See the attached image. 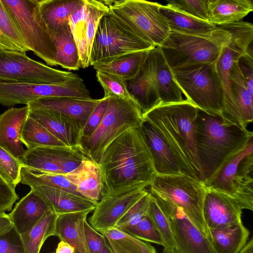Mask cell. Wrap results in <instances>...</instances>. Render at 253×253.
I'll return each mask as SVG.
<instances>
[{"instance_id": "6da1fadb", "label": "cell", "mask_w": 253, "mask_h": 253, "mask_svg": "<svg viewBox=\"0 0 253 253\" xmlns=\"http://www.w3.org/2000/svg\"><path fill=\"white\" fill-rule=\"evenodd\" d=\"M101 196L149 186L156 171L139 127L130 128L105 149L98 164Z\"/></svg>"}, {"instance_id": "7a4b0ae2", "label": "cell", "mask_w": 253, "mask_h": 253, "mask_svg": "<svg viewBox=\"0 0 253 253\" xmlns=\"http://www.w3.org/2000/svg\"><path fill=\"white\" fill-rule=\"evenodd\" d=\"M246 127L224 120L218 114L198 109L196 145L202 181H208L230 156L253 139Z\"/></svg>"}, {"instance_id": "3957f363", "label": "cell", "mask_w": 253, "mask_h": 253, "mask_svg": "<svg viewBox=\"0 0 253 253\" xmlns=\"http://www.w3.org/2000/svg\"><path fill=\"white\" fill-rule=\"evenodd\" d=\"M230 38V32L217 26L203 33L170 31L160 50L171 69L202 63H214Z\"/></svg>"}, {"instance_id": "277c9868", "label": "cell", "mask_w": 253, "mask_h": 253, "mask_svg": "<svg viewBox=\"0 0 253 253\" xmlns=\"http://www.w3.org/2000/svg\"><path fill=\"white\" fill-rule=\"evenodd\" d=\"M198 109L186 99L180 103L160 104L143 114V117L176 150L192 159L200 172L196 145Z\"/></svg>"}, {"instance_id": "5b68a950", "label": "cell", "mask_w": 253, "mask_h": 253, "mask_svg": "<svg viewBox=\"0 0 253 253\" xmlns=\"http://www.w3.org/2000/svg\"><path fill=\"white\" fill-rule=\"evenodd\" d=\"M144 118L135 101L109 97L105 115L96 130L82 136L79 148L97 164L106 147L117 137L131 128L139 127Z\"/></svg>"}, {"instance_id": "8992f818", "label": "cell", "mask_w": 253, "mask_h": 253, "mask_svg": "<svg viewBox=\"0 0 253 253\" xmlns=\"http://www.w3.org/2000/svg\"><path fill=\"white\" fill-rule=\"evenodd\" d=\"M185 98L198 109L222 116L224 94L215 63L171 69Z\"/></svg>"}, {"instance_id": "52a82bcc", "label": "cell", "mask_w": 253, "mask_h": 253, "mask_svg": "<svg viewBox=\"0 0 253 253\" xmlns=\"http://www.w3.org/2000/svg\"><path fill=\"white\" fill-rule=\"evenodd\" d=\"M149 186V191L181 207L194 225L211 240L203 213L207 188L204 182L184 175L156 174Z\"/></svg>"}, {"instance_id": "ba28073f", "label": "cell", "mask_w": 253, "mask_h": 253, "mask_svg": "<svg viewBox=\"0 0 253 253\" xmlns=\"http://www.w3.org/2000/svg\"><path fill=\"white\" fill-rule=\"evenodd\" d=\"M22 33L31 51L49 66H57L53 38L40 11L31 0H0Z\"/></svg>"}, {"instance_id": "9c48e42d", "label": "cell", "mask_w": 253, "mask_h": 253, "mask_svg": "<svg viewBox=\"0 0 253 253\" xmlns=\"http://www.w3.org/2000/svg\"><path fill=\"white\" fill-rule=\"evenodd\" d=\"M161 4L147 0H120L110 12L134 33L155 46L169 37L170 28L160 11Z\"/></svg>"}, {"instance_id": "30bf717a", "label": "cell", "mask_w": 253, "mask_h": 253, "mask_svg": "<svg viewBox=\"0 0 253 253\" xmlns=\"http://www.w3.org/2000/svg\"><path fill=\"white\" fill-rule=\"evenodd\" d=\"M155 47L145 41L109 11L100 19L92 42L90 66L129 52Z\"/></svg>"}, {"instance_id": "8fae6325", "label": "cell", "mask_w": 253, "mask_h": 253, "mask_svg": "<svg viewBox=\"0 0 253 253\" xmlns=\"http://www.w3.org/2000/svg\"><path fill=\"white\" fill-rule=\"evenodd\" d=\"M90 98L83 80L77 74L58 84L0 82V104L5 107L25 104L43 97Z\"/></svg>"}, {"instance_id": "7c38bea8", "label": "cell", "mask_w": 253, "mask_h": 253, "mask_svg": "<svg viewBox=\"0 0 253 253\" xmlns=\"http://www.w3.org/2000/svg\"><path fill=\"white\" fill-rule=\"evenodd\" d=\"M75 74L33 60L26 52L0 49V82L58 84Z\"/></svg>"}, {"instance_id": "4fadbf2b", "label": "cell", "mask_w": 253, "mask_h": 253, "mask_svg": "<svg viewBox=\"0 0 253 253\" xmlns=\"http://www.w3.org/2000/svg\"><path fill=\"white\" fill-rule=\"evenodd\" d=\"M139 129L150 153L156 174L184 175L202 181L193 160L176 150L152 124L144 119Z\"/></svg>"}, {"instance_id": "5bb4252c", "label": "cell", "mask_w": 253, "mask_h": 253, "mask_svg": "<svg viewBox=\"0 0 253 253\" xmlns=\"http://www.w3.org/2000/svg\"><path fill=\"white\" fill-rule=\"evenodd\" d=\"M245 209L253 211V193L232 194L207 186L203 213L209 230L242 222Z\"/></svg>"}, {"instance_id": "9a60e30c", "label": "cell", "mask_w": 253, "mask_h": 253, "mask_svg": "<svg viewBox=\"0 0 253 253\" xmlns=\"http://www.w3.org/2000/svg\"><path fill=\"white\" fill-rule=\"evenodd\" d=\"M149 192L168 219L177 253H216L211 240L194 225L181 207L155 192Z\"/></svg>"}, {"instance_id": "2e32d148", "label": "cell", "mask_w": 253, "mask_h": 253, "mask_svg": "<svg viewBox=\"0 0 253 253\" xmlns=\"http://www.w3.org/2000/svg\"><path fill=\"white\" fill-rule=\"evenodd\" d=\"M253 166L252 139L244 148L226 159L205 184L232 194L253 193Z\"/></svg>"}, {"instance_id": "e0dca14e", "label": "cell", "mask_w": 253, "mask_h": 253, "mask_svg": "<svg viewBox=\"0 0 253 253\" xmlns=\"http://www.w3.org/2000/svg\"><path fill=\"white\" fill-rule=\"evenodd\" d=\"M109 11V6L99 0H85L69 18V25L78 48L81 68L90 66L91 46L98 23Z\"/></svg>"}, {"instance_id": "ac0fdd59", "label": "cell", "mask_w": 253, "mask_h": 253, "mask_svg": "<svg viewBox=\"0 0 253 253\" xmlns=\"http://www.w3.org/2000/svg\"><path fill=\"white\" fill-rule=\"evenodd\" d=\"M147 191L136 189L112 195H103L97 202L89 224L103 234L109 228L115 227L119 219Z\"/></svg>"}, {"instance_id": "d6986e66", "label": "cell", "mask_w": 253, "mask_h": 253, "mask_svg": "<svg viewBox=\"0 0 253 253\" xmlns=\"http://www.w3.org/2000/svg\"><path fill=\"white\" fill-rule=\"evenodd\" d=\"M100 99L79 97H43L30 101L29 109H42L61 113L76 121L82 130Z\"/></svg>"}, {"instance_id": "ffe728a7", "label": "cell", "mask_w": 253, "mask_h": 253, "mask_svg": "<svg viewBox=\"0 0 253 253\" xmlns=\"http://www.w3.org/2000/svg\"><path fill=\"white\" fill-rule=\"evenodd\" d=\"M161 104L180 103L184 95L175 81L159 46L150 49L146 58Z\"/></svg>"}, {"instance_id": "44dd1931", "label": "cell", "mask_w": 253, "mask_h": 253, "mask_svg": "<svg viewBox=\"0 0 253 253\" xmlns=\"http://www.w3.org/2000/svg\"><path fill=\"white\" fill-rule=\"evenodd\" d=\"M29 116L67 146L79 147L82 129L74 119L61 113L42 109H29Z\"/></svg>"}, {"instance_id": "7402d4cb", "label": "cell", "mask_w": 253, "mask_h": 253, "mask_svg": "<svg viewBox=\"0 0 253 253\" xmlns=\"http://www.w3.org/2000/svg\"><path fill=\"white\" fill-rule=\"evenodd\" d=\"M28 116L27 105L11 108L0 114V147L18 159L26 151L20 136L21 127Z\"/></svg>"}, {"instance_id": "603a6c76", "label": "cell", "mask_w": 253, "mask_h": 253, "mask_svg": "<svg viewBox=\"0 0 253 253\" xmlns=\"http://www.w3.org/2000/svg\"><path fill=\"white\" fill-rule=\"evenodd\" d=\"M29 187L57 214L87 210L92 211L97 203L83 196L46 186L33 185Z\"/></svg>"}, {"instance_id": "cb8c5ba5", "label": "cell", "mask_w": 253, "mask_h": 253, "mask_svg": "<svg viewBox=\"0 0 253 253\" xmlns=\"http://www.w3.org/2000/svg\"><path fill=\"white\" fill-rule=\"evenodd\" d=\"M89 210L57 214L55 236L75 249V253H89L87 246L84 222Z\"/></svg>"}, {"instance_id": "d4e9b609", "label": "cell", "mask_w": 253, "mask_h": 253, "mask_svg": "<svg viewBox=\"0 0 253 253\" xmlns=\"http://www.w3.org/2000/svg\"><path fill=\"white\" fill-rule=\"evenodd\" d=\"M50 209L49 205L31 190L8 214L13 226L21 235L31 229Z\"/></svg>"}, {"instance_id": "484cf974", "label": "cell", "mask_w": 253, "mask_h": 253, "mask_svg": "<svg viewBox=\"0 0 253 253\" xmlns=\"http://www.w3.org/2000/svg\"><path fill=\"white\" fill-rule=\"evenodd\" d=\"M125 82L143 115L161 104L146 58L138 74Z\"/></svg>"}, {"instance_id": "4316f807", "label": "cell", "mask_w": 253, "mask_h": 253, "mask_svg": "<svg viewBox=\"0 0 253 253\" xmlns=\"http://www.w3.org/2000/svg\"><path fill=\"white\" fill-rule=\"evenodd\" d=\"M64 175L81 195L96 202L100 200L103 186L97 163L86 158L77 169Z\"/></svg>"}, {"instance_id": "83f0119b", "label": "cell", "mask_w": 253, "mask_h": 253, "mask_svg": "<svg viewBox=\"0 0 253 253\" xmlns=\"http://www.w3.org/2000/svg\"><path fill=\"white\" fill-rule=\"evenodd\" d=\"M149 50L123 54L105 62L95 63L92 66L96 71L109 73L124 81H127L138 74Z\"/></svg>"}, {"instance_id": "f1b7e54d", "label": "cell", "mask_w": 253, "mask_h": 253, "mask_svg": "<svg viewBox=\"0 0 253 253\" xmlns=\"http://www.w3.org/2000/svg\"><path fill=\"white\" fill-rule=\"evenodd\" d=\"M160 11L167 21L170 31L186 33H203L210 32L216 26L175 6L161 5Z\"/></svg>"}, {"instance_id": "f546056e", "label": "cell", "mask_w": 253, "mask_h": 253, "mask_svg": "<svg viewBox=\"0 0 253 253\" xmlns=\"http://www.w3.org/2000/svg\"><path fill=\"white\" fill-rule=\"evenodd\" d=\"M85 0H46L40 4L42 17L52 37L60 28L69 24L71 16Z\"/></svg>"}, {"instance_id": "4dcf8cb0", "label": "cell", "mask_w": 253, "mask_h": 253, "mask_svg": "<svg viewBox=\"0 0 253 253\" xmlns=\"http://www.w3.org/2000/svg\"><path fill=\"white\" fill-rule=\"evenodd\" d=\"M216 253H239L249 240L250 231L243 222L229 227L210 229Z\"/></svg>"}, {"instance_id": "1f68e13d", "label": "cell", "mask_w": 253, "mask_h": 253, "mask_svg": "<svg viewBox=\"0 0 253 253\" xmlns=\"http://www.w3.org/2000/svg\"><path fill=\"white\" fill-rule=\"evenodd\" d=\"M231 93L242 124L247 127L253 120V95L235 61L230 71Z\"/></svg>"}, {"instance_id": "d6a6232c", "label": "cell", "mask_w": 253, "mask_h": 253, "mask_svg": "<svg viewBox=\"0 0 253 253\" xmlns=\"http://www.w3.org/2000/svg\"><path fill=\"white\" fill-rule=\"evenodd\" d=\"M253 10L246 0H216L208 7V19L216 26L241 20Z\"/></svg>"}, {"instance_id": "836d02e7", "label": "cell", "mask_w": 253, "mask_h": 253, "mask_svg": "<svg viewBox=\"0 0 253 253\" xmlns=\"http://www.w3.org/2000/svg\"><path fill=\"white\" fill-rule=\"evenodd\" d=\"M57 65L69 70L81 68L79 50L69 24L62 26L53 36Z\"/></svg>"}, {"instance_id": "e575fe53", "label": "cell", "mask_w": 253, "mask_h": 253, "mask_svg": "<svg viewBox=\"0 0 253 253\" xmlns=\"http://www.w3.org/2000/svg\"><path fill=\"white\" fill-rule=\"evenodd\" d=\"M57 217L52 209L47 210L29 231L21 235L25 253H39L45 240L55 236Z\"/></svg>"}, {"instance_id": "d590c367", "label": "cell", "mask_w": 253, "mask_h": 253, "mask_svg": "<svg viewBox=\"0 0 253 253\" xmlns=\"http://www.w3.org/2000/svg\"><path fill=\"white\" fill-rule=\"evenodd\" d=\"M102 234L108 240L113 253H155V248L125 231L113 227Z\"/></svg>"}, {"instance_id": "8d00e7d4", "label": "cell", "mask_w": 253, "mask_h": 253, "mask_svg": "<svg viewBox=\"0 0 253 253\" xmlns=\"http://www.w3.org/2000/svg\"><path fill=\"white\" fill-rule=\"evenodd\" d=\"M0 49L22 52L31 51L19 29L0 0Z\"/></svg>"}, {"instance_id": "74e56055", "label": "cell", "mask_w": 253, "mask_h": 253, "mask_svg": "<svg viewBox=\"0 0 253 253\" xmlns=\"http://www.w3.org/2000/svg\"><path fill=\"white\" fill-rule=\"evenodd\" d=\"M20 139L27 149L46 146H67L29 116L21 127Z\"/></svg>"}, {"instance_id": "f35d334b", "label": "cell", "mask_w": 253, "mask_h": 253, "mask_svg": "<svg viewBox=\"0 0 253 253\" xmlns=\"http://www.w3.org/2000/svg\"><path fill=\"white\" fill-rule=\"evenodd\" d=\"M147 215L150 218L160 235L163 243V253H177L176 245L168 219L152 195Z\"/></svg>"}, {"instance_id": "ab89813d", "label": "cell", "mask_w": 253, "mask_h": 253, "mask_svg": "<svg viewBox=\"0 0 253 253\" xmlns=\"http://www.w3.org/2000/svg\"><path fill=\"white\" fill-rule=\"evenodd\" d=\"M47 149L63 175L75 170L87 158L79 147L47 146Z\"/></svg>"}, {"instance_id": "60d3db41", "label": "cell", "mask_w": 253, "mask_h": 253, "mask_svg": "<svg viewBox=\"0 0 253 253\" xmlns=\"http://www.w3.org/2000/svg\"><path fill=\"white\" fill-rule=\"evenodd\" d=\"M96 75L98 82L103 88L104 97L115 96L136 102L128 91L125 81L109 73L99 71H96Z\"/></svg>"}, {"instance_id": "b9f144b4", "label": "cell", "mask_w": 253, "mask_h": 253, "mask_svg": "<svg viewBox=\"0 0 253 253\" xmlns=\"http://www.w3.org/2000/svg\"><path fill=\"white\" fill-rule=\"evenodd\" d=\"M121 229L142 241L163 245L159 232L148 215L143 217L136 224Z\"/></svg>"}, {"instance_id": "7bdbcfd3", "label": "cell", "mask_w": 253, "mask_h": 253, "mask_svg": "<svg viewBox=\"0 0 253 253\" xmlns=\"http://www.w3.org/2000/svg\"><path fill=\"white\" fill-rule=\"evenodd\" d=\"M21 167L19 159L0 147V175L14 188L20 183Z\"/></svg>"}, {"instance_id": "ee69618b", "label": "cell", "mask_w": 253, "mask_h": 253, "mask_svg": "<svg viewBox=\"0 0 253 253\" xmlns=\"http://www.w3.org/2000/svg\"><path fill=\"white\" fill-rule=\"evenodd\" d=\"M152 195L148 191L119 219L115 227L122 229L138 222L147 215Z\"/></svg>"}, {"instance_id": "f6af8a7d", "label": "cell", "mask_w": 253, "mask_h": 253, "mask_svg": "<svg viewBox=\"0 0 253 253\" xmlns=\"http://www.w3.org/2000/svg\"><path fill=\"white\" fill-rule=\"evenodd\" d=\"M84 230L89 253H113L104 235L94 229L86 219L84 222Z\"/></svg>"}, {"instance_id": "bcb514c9", "label": "cell", "mask_w": 253, "mask_h": 253, "mask_svg": "<svg viewBox=\"0 0 253 253\" xmlns=\"http://www.w3.org/2000/svg\"><path fill=\"white\" fill-rule=\"evenodd\" d=\"M0 253H25L21 235L14 226L0 234Z\"/></svg>"}, {"instance_id": "7dc6e473", "label": "cell", "mask_w": 253, "mask_h": 253, "mask_svg": "<svg viewBox=\"0 0 253 253\" xmlns=\"http://www.w3.org/2000/svg\"><path fill=\"white\" fill-rule=\"evenodd\" d=\"M109 97H103L89 115L82 130V136H88L93 133L99 126L106 112Z\"/></svg>"}, {"instance_id": "c3c4849f", "label": "cell", "mask_w": 253, "mask_h": 253, "mask_svg": "<svg viewBox=\"0 0 253 253\" xmlns=\"http://www.w3.org/2000/svg\"><path fill=\"white\" fill-rule=\"evenodd\" d=\"M175 6L200 18L208 20V7L203 0H164Z\"/></svg>"}, {"instance_id": "681fc988", "label": "cell", "mask_w": 253, "mask_h": 253, "mask_svg": "<svg viewBox=\"0 0 253 253\" xmlns=\"http://www.w3.org/2000/svg\"><path fill=\"white\" fill-rule=\"evenodd\" d=\"M18 198L15 188L0 175V212L11 211L12 206Z\"/></svg>"}, {"instance_id": "f907efd6", "label": "cell", "mask_w": 253, "mask_h": 253, "mask_svg": "<svg viewBox=\"0 0 253 253\" xmlns=\"http://www.w3.org/2000/svg\"><path fill=\"white\" fill-rule=\"evenodd\" d=\"M253 55L248 53L242 55L237 60L240 71L245 79L249 91L253 95Z\"/></svg>"}, {"instance_id": "816d5d0a", "label": "cell", "mask_w": 253, "mask_h": 253, "mask_svg": "<svg viewBox=\"0 0 253 253\" xmlns=\"http://www.w3.org/2000/svg\"><path fill=\"white\" fill-rule=\"evenodd\" d=\"M13 227L9 214L0 212V234L10 230Z\"/></svg>"}, {"instance_id": "f5cc1de1", "label": "cell", "mask_w": 253, "mask_h": 253, "mask_svg": "<svg viewBox=\"0 0 253 253\" xmlns=\"http://www.w3.org/2000/svg\"><path fill=\"white\" fill-rule=\"evenodd\" d=\"M56 253H75L74 248L68 243L60 240L56 249Z\"/></svg>"}, {"instance_id": "db71d44e", "label": "cell", "mask_w": 253, "mask_h": 253, "mask_svg": "<svg viewBox=\"0 0 253 253\" xmlns=\"http://www.w3.org/2000/svg\"><path fill=\"white\" fill-rule=\"evenodd\" d=\"M253 240L252 238L249 241H247L244 246L242 248L239 253H253Z\"/></svg>"}, {"instance_id": "11a10c76", "label": "cell", "mask_w": 253, "mask_h": 253, "mask_svg": "<svg viewBox=\"0 0 253 253\" xmlns=\"http://www.w3.org/2000/svg\"><path fill=\"white\" fill-rule=\"evenodd\" d=\"M101 1L102 2H103L104 4L109 6L113 3H115V2L120 0H99Z\"/></svg>"}, {"instance_id": "9f6ffc18", "label": "cell", "mask_w": 253, "mask_h": 253, "mask_svg": "<svg viewBox=\"0 0 253 253\" xmlns=\"http://www.w3.org/2000/svg\"><path fill=\"white\" fill-rule=\"evenodd\" d=\"M203 1L206 3L209 7V6L213 3L216 1V0H203Z\"/></svg>"}, {"instance_id": "6f0895ef", "label": "cell", "mask_w": 253, "mask_h": 253, "mask_svg": "<svg viewBox=\"0 0 253 253\" xmlns=\"http://www.w3.org/2000/svg\"><path fill=\"white\" fill-rule=\"evenodd\" d=\"M33 0L39 4H41V3L44 2V1H45L46 0Z\"/></svg>"}, {"instance_id": "680465c9", "label": "cell", "mask_w": 253, "mask_h": 253, "mask_svg": "<svg viewBox=\"0 0 253 253\" xmlns=\"http://www.w3.org/2000/svg\"><path fill=\"white\" fill-rule=\"evenodd\" d=\"M252 4H253V0H246Z\"/></svg>"}]
</instances>
